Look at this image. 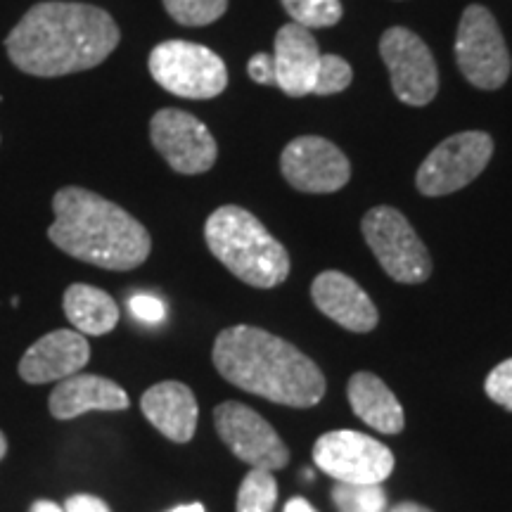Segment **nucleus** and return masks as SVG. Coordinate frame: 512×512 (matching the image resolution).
I'll use <instances>...</instances> for the list:
<instances>
[{
  "label": "nucleus",
  "instance_id": "obj_1",
  "mask_svg": "<svg viewBox=\"0 0 512 512\" xmlns=\"http://www.w3.org/2000/svg\"><path fill=\"white\" fill-rule=\"evenodd\" d=\"M119 27L107 10L86 3H36L5 38L10 62L38 79L98 67L117 50Z\"/></svg>",
  "mask_w": 512,
  "mask_h": 512
},
{
  "label": "nucleus",
  "instance_id": "obj_2",
  "mask_svg": "<svg viewBox=\"0 0 512 512\" xmlns=\"http://www.w3.org/2000/svg\"><path fill=\"white\" fill-rule=\"evenodd\" d=\"M211 358L223 380L280 406L313 408L325 396L323 370L294 344L254 325L219 332Z\"/></svg>",
  "mask_w": 512,
  "mask_h": 512
},
{
  "label": "nucleus",
  "instance_id": "obj_3",
  "mask_svg": "<svg viewBox=\"0 0 512 512\" xmlns=\"http://www.w3.org/2000/svg\"><path fill=\"white\" fill-rule=\"evenodd\" d=\"M53 214L50 242L83 264L131 271L145 264L152 252V238L143 223L98 192L76 185L57 190Z\"/></svg>",
  "mask_w": 512,
  "mask_h": 512
},
{
  "label": "nucleus",
  "instance_id": "obj_4",
  "mask_svg": "<svg viewBox=\"0 0 512 512\" xmlns=\"http://www.w3.org/2000/svg\"><path fill=\"white\" fill-rule=\"evenodd\" d=\"M209 252L242 283L273 290L290 275V254L252 211L226 204L204 223Z\"/></svg>",
  "mask_w": 512,
  "mask_h": 512
},
{
  "label": "nucleus",
  "instance_id": "obj_5",
  "mask_svg": "<svg viewBox=\"0 0 512 512\" xmlns=\"http://www.w3.org/2000/svg\"><path fill=\"white\" fill-rule=\"evenodd\" d=\"M152 79L164 91L188 100L219 98L228 86V67L214 50L190 41H164L152 48Z\"/></svg>",
  "mask_w": 512,
  "mask_h": 512
},
{
  "label": "nucleus",
  "instance_id": "obj_6",
  "mask_svg": "<svg viewBox=\"0 0 512 512\" xmlns=\"http://www.w3.org/2000/svg\"><path fill=\"white\" fill-rule=\"evenodd\" d=\"M363 238L396 283L420 285L432 275V256L399 209L373 207L361 221Z\"/></svg>",
  "mask_w": 512,
  "mask_h": 512
},
{
  "label": "nucleus",
  "instance_id": "obj_7",
  "mask_svg": "<svg viewBox=\"0 0 512 512\" xmlns=\"http://www.w3.org/2000/svg\"><path fill=\"white\" fill-rule=\"evenodd\" d=\"M456 62L475 88L498 91L508 81L512 60L496 17L484 5H467L458 24Z\"/></svg>",
  "mask_w": 512,
  "mask_h": 512
},
{
  "label": "nucleus",
  "instance_id": "obj_8",
  "mask_svg": "<svg viewBox=\"0 0 512 512\" xmlns=\"http://www.w3.org/2000/svg\"><path fill=\"white\" fill-rule=\"evenodd\" d=\"M494 138L484 131H465L446 138L427 155L415 174V185L425 197H444L463 190L489 166Z\"/></svg>",
  "mask_w": 512,
  "mask_h": 512
},
{
  "label": "nucleus",
  "instance_id": "obj_9",
  "mask_svg": "<svg viewBox=\"0 0 512 512\" xmlns=\"http://www.w3.org/2000/svg\"><path fill=\"white\" fill-rule=\"evenodd\" d=\"M318 470L347 484H382L394 472V453L382 441L354 430H335L313 444Z\"/></svg>",
  "mask_w": 512,
  "mask_h": 512
},
{
  "label": "nucleus",
  "instance_id": "obj_10",
  "mask_svg": "<svg viewBox=\"0 0 512 512\" xmlns=\"http://www.w3.org/2000/svg\"><path fill=\"white\" fill-rule=\"evenodd\" d=\"M380 55L392 76L396 98L411 107H425L439 93V69L432 50L406 27L387 29L380 38Z\"/></svg>",
  "mask_w": 512,
  "mask_h": 512
},
{
  "label": "nucleus",
  "instance_id": "obj_11",
  "mask_svg": "<svg viewBox=\"0 0 512 512\" xmlns=\"http://www.w3.org/2000/svg\"><path fill=\"white\" fill-rule=\"evenodd\" d=\"M214 427L233 456L252 470H283L290 463V448L278 437L271 422L238 401L219 403L214 408Z\"/></svg>",
  "mask_w": 512,
  "mask_h": 512
},
{
  "label": "nucleus",
  "instance_id": "obj_12",
  "mask_svg": "<svg viewBox=\"0 0 512 512\" xmlns=\"http://www.w3.org/2000/svg\"><path fill=\"white\" fill-rule=\"evenodd\" d=\"M150 140L164 162L183 176L209 171L219 157V145L200 119L190 112L166 107L150 121Z\"/></svg>",
  "mask_w": 512,
  "mask_h": 512
},
{
  "label": "nucleus",
  "instance_id": "obj_13",
  "mask_svg": "<svg viewBox=\"0 0 512 512\" xmlns=\"http://www.w3.org/2000/svg\"><path fill=\"white\" fill-rule=\"evenodd\" d=\"M280 171L294 190L309 195H330L351 178L347 155L328 138L299 136L280 155Z\"/></svg>",
  "mask_w": 512,
  "mask_h": 512
},
{
  "label": "nucleus",
  "instance_id": "obj_14",
  "mask_svg": "<svg viewBox=\"0 0 512 512\" xmlns=\"http://www.w3.org/2000/svg\"><path fill=\"white\" fill-rule=\"evenodd\" d=\"M91 358L86 337L76 330H55L36 339L19 361V377L29 384L62 382L81 373Z\"/></svg>",
  "mask_w": 512,
  "mask_h": 512
},
{
  "label": "nucleus",
  "instance_id": "obj_15",
  "mask_svg": "<svg viewBox=\"0 0 512 512\" xmlns=\"http://www.w3.org/2000/svg\"><path fill=\"white\" fill-rule=\"evenodd\" d=\"M311 299L323 316L335 320L349 332L363 335V332L375 330L380 323V313L373 299L354 278L342 271L320 273L311 285Z\"/></svg>",
  "mask_w": 512,
  "mask_h": 512
},
{
  "label": "nucleus",
  "instance_id": "obj_16",
  "mask_svg": "<svg viewBox=\"0 0 512 512\" xmlns=\"http://www.w3.org/2000/svg\"><path fill=\"white\" fill-rule=\"evenodd\" d=\"M318 41L309 29L299 24H285L275 36V86L290 98H304L311 93L320 62Z\"/></svg>",
  "mask_w": 512,
  "mask_h": 512
},
{
  "label": "nucleus",
  "instance_id": "obj_17",
  "mask_svg": "<svg viewBox=\"0 0 512 512\" xmlns=\"http://www.w3.org/2000/svg\"><path fill=\"white\" fill-rule=\"evenodd\" d=\"M140 411L155 430L174 444H188L195 437L200 406L188 384L176 380L155 384L140 399Z\"/></svg>",
  "mask_w": 512,
  "mask_h": 512
},
{
  "label": "nucleus",
  "instance_id": "obj_18",
  "mask_svg": "<svg viewBox=\"0 0 512 512\" xmlns=\"http://www.w3.org/2000/svg\"><path fill=\"white\" fill-rule=\"evenodd\" d=\"M131 399L114 380L76 373L57 382L50 394V413L57 420H72L88 411H126Z\"/></svg>",
  "mask_w": 512,
  "mask_h": 512
},
{
  "label": "nucleus",
  "instance_id": "obj_19",
  "mask_svg": "<svg viewBox=\"0 0 512 512\" xmlns=\"http://www.w3.org/2000/svg\"><path fill=\"white\" fill-rule=\"evenodd\" d=\"M347 396L356 418L366 422L373 430L382 434H401L403 427H406L399 399L377 375L366 373V370L351 375Z\"/></svg>",
  "mask_w": 512,
  "mask_h": 512
},
{
  "label": "nucleus",
  "instance_id": "obj_20",
  "mask_svg": "<svg viewBox=\"0 0 512 512\" xmlns=\"http://www.w3.org/2000/svg\"><path fill=\"white\" fill-rule=\"evenodd\" d=\"M64 316L81 335H107L117 328L119 306L105 290L93 285L74 283L67 287L62 299Z\"/></svg>",
  "mask_w": 512,
  "mask_h": 512
},
{
  "label": "nucleus",
  "instance_id": "obj_21",
  "mask_svg": "<svg viewBox=\"0 0 512 512\" xmlns=\"http://www.w3.org/2000/svg\"><path fill=\"white\" fill-rule=\"evenodd\" d=\"M332 503L337 512H387L389 501L382 484H347L332 486Z\"/></svg>",
  "mask_w": 512,
  "mask_h": 512
},
{
  "label": "nucleus",
  "instance_id": "obj_22",
  "mask_svg": "<svg viewBox=\"0 0 512 512\" xmlns=\"http://www.w3.org/2000/svg\"><path fill=\"white\" fill-rule=\"evenodd\" d=\"M278 501V482L268 470H249L238 489L235 512H273Z\"/></svg>",
  "mask_w": 512,
  "mask_h": 512
},
{
  "label": "nucleus",
  "instance_id": "obj_23",
  "mask_svg": "<svg viewBox=\"0 0 512 512\" xmlns=\"http://www.w3.org/2000/svg\"><path fill=\"white\" fill-rule=\"evenodd\" d=\"M294 24L304 29L335 27L342 19L344 8L339 0H280Z\"/></svg>",
  "mask_w": 512,
  "mask_h": 512
},
{
  "label": "nucleus",
  "instance_id": "obj_24",
  "mask_svg": "<svg viewBox=\"0 0 512 512\" xmlns=\"http://www.w3.org/2000/svg\"><path fill=\"white\" fill-rule=\"evenodd\" d=\"M171 19L183 27H207L228 10V0H162Z\"/></svg>",
  "mask_w": 512,
  "mask_h": 512
},
{
  "label": "nucleus",
  "instance_id": "obj_25",
  "mask_svg": "<svg viewBox=\"0 0 512 512\" xmlns=\"http://www.w3.org/2000/svg\"><path fill=\"white\" fill-rule=\"evenodd\" d=\"M354 79V69L339 55H320L316 79H313V95H335L347 91Z\"/></svg>",
  "mask_w": 512,
  "mask_h": 512
},
{
  "label": "nucleus",
  "instance_id": "obj_26",
  "mask_svg": "<svg viewBox=\"0 0 512 512\" xmlns=\"http://www.w3.org/2000/svg\"><path fill=\"white\" fill-rule=\"evenodd\" d=\"M484 392L505 411H512V358L491 370L484 382Z\"/></svg>",
  "mask_w": 512,
  "mask_h": 512
},
{
  "label": "nucleus",
  "instance_id": "obj_27",
  "mask_svg": "<svg viewBox=\"0 0 512 512\" xmlns=\"http://www.w3.org/2000/svg\"><path fill=\"white\" fill-rule=\"evenodd\" d=\"M128 306H131L133 316L143 320V323H162L166 316L164 304L157 297H152V294H133Z\"/></svg>",
  "mask_w": 512,
  "mask_h": 512
},
{
  "label": "nucleus",
  "instance_id": "obj_28",
  "mask_svg": "<svg viewBox=\"0 0 512 512\" xmlns=\"http://www.w3.org/2000/svg\"><path fill=\"white\" fill-rule=\"evenodd\" d=\"M247 72H249V76H252V81L261 83V86H275L273 55L256 53L252 60L247 62Z\"/></svg>",
  "mask_w": 512,
  "mask_h": 512
},
{
  "label": "nucleus",
  "instance_id": "obj_29",
  "mask_svg": "<svg viewBox=\"0 0 512 512\" xmlns=\"http://www.w3.org/2000/svg\"><path fill=\"white\" fill-rule=\"evenodd\" d=\"M64 512H112V510L110 505L98 496L76 494L72 498H67V503H64Z\"/></svg>",
  "mask_w": 512,
  "mask_h": 512
},
{
  "label": "nucleus",
  "instance_id": "obj_30",
  "mask_svg": "<svg viewBox=\"0 0 512 512\" xmlns=\"http://www.w3.org/2000/svg\"><path fill=\"white\" fill-rule=\"evenodd\" d=\"M387 512H432V510L415 501H403V503H396L394 508H389Z\"/></svg>",
  "mask_w": 512,
  "mask_h": 512
},
{
  "label": "nucleus",
  "instance_id": "obj_31",
  "mask_svg": "<svg viewBox=\"0 0 512 512\" xmlns=\"http://www.w3.org/2000/svg\"><path fill=\"white\" fill-rule=\"evenodd\" d=\"M285 512H316V508L304 498H292V501H287Z\"/></svg>",
  "mask_w": 512,
  "mask_h": 512
},
{
  "label": "nucleus",
  "instance_id": "obj_32",
  "mask_svg": "<svg viewBox=\"0 0 512 512\" xmlns=\"http://www.w3.org/2000/svg\"><path fill=\"white\" fill-rule=\"evenodd\" d=\"M29 512H64V508H60V505L53 501H36L31 503Z\"/></svg>",
  "mask_w": 512,
  "mask_h": 512
},
{
  "label": "nucleus",
  "instance_id": "obj_33",
  "mask_svg": "<svg viewBox=\"0 0 512 512\" xmlns=\"http://www.w3.org/2000/svg\"><path fill=\"white\" fill-rule=\"evenodd\" d=\"M169 512H204L202 503H188V505H178V508L169 510Z\"/></svg>",
  "mask_w": 512,
  "mask_h": 512
},
{
  "label": "nucleus",
  "instance_id": "obj_34",
  "mask_svg": "<svg viewBox=\"0 0 512 512\" xmlns=\"http://www.w3.org/2000/svg\"><path fill=\"white\" fill-rule=\"evenodd\" d=\"M5 453H8V439H5V434L0 432V460L5 458Z\"/></svg>",
  "mask_w": 512,
  "mask_h": 512
}]
</instances>
